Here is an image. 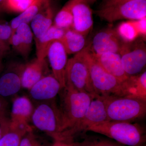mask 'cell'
Segmentation results:
<instances>
[{
	"mask_svg": "<svg viewBox=\"0 0 146 146\" xmlns=\"http://www.w3.org/2000/svg\"><path fill=\"white\" fill-rule=\"evenodd\" d=\"M7 106L8 104L5 99L0 97V122L7 118Z\"/></svg>",
	"mask_w": 146,
	"mask_h": 146,
	"instance_id": "obj_33",
	"label": "cell"
},
{
	"mask_svg": "<svg viewBox=\"0 0 146 146\" xmlns=\"http://www.w3.org/2000/svg\"><path fill=\"white\" fill-rule=\"evenodd\" d=\"M82 137V141L74 142L75 146H124L123 145L110 140L109 139L96 136L85 135Z\"/></svg>",
	"mask_w": 146,
	"mask_h": 146,
	"instance_id": "obj_25",
	"label": "cell"
},
{
	"mask_svg": "<svg viewBox=\"0 0 146 146\" xmlns=\"http://www.w3.org/2000/svg\"><path fill=\"white\" fill-rule=\"evenodd\" d=\"M1 55V53H0V55Z\"/></svg>",
	"mask_w": 146,
	"mask_h": 146,
	"instance_id": "obj_39",
	"label": "cell"
},
{
	"mask_svg": "<svg viewBox=\"0 0 146 146\" xmlns=\"http://www.w3.org/2000/svg\"><path fill=\"white\" fill-rule=\"evenodd\" d=\"M63 89L52 74L44 76L29 90L32 98L41 102L54 100Z\"/></svg>",
	"mask_w": 146,
	"mask_h": 146,
	"instance_id": "obj_13",
	"label": "cell"
},
{
	"mask_svg": "<svg viewBox=\"0 0 146 146\" xmlns=\"http://www.w3.org/2000/svg\"><path fill=\"white\" fill-rule=\"evenodd\" d=\"M94 13L110 23L119 20H141L146 18V0H133L117 5L100 8Z\"/></svg>",
	"mask_w": 146,
	"mask_h": 146,
	"instance_id": "obj_8",
	"label": "cell"
},
{
	"mask_svg": "<svg viewBox=\"0 0 146 146\" xmlns=\"http://www.w3.org/2000/svg\"><path fill=\"white\" fill-rule=\"evenodd\" d=\"M31 120L36 128L47 133L54 141H60L64 131L63 117L55 99L40 102L34 108Z\"/></svg>",
	"mask_w": 146,
	"mask_h": 146,
	"instance_id": "obj_4",
	"label": "cell"
},
{
	"mask_svg": "<svg viewBox=\"0 0 146 146\" xmlns=\"http://www.w3.org/2000/svg\"><path fill=\"white\" fill-rule=\"evenodd\" d=\"M34 108L28 97H16L12 102L10 120H22L29 122L31 119Z\"/></svg>",
	"mask_w": 146,
	"mask_h": 146,
	"instance_id": "obj_21",
	"label": "cell"
},
{
	"mask_svg": "<svg viewBox=\"0 0 146 146\" xmlns=\"http://www.w3.org/2000/svg\"><path fill=\"white\" fill-rule=\"evenodd\" d=\"M86 2L88 3L89 5L92 4L94 3L96 1L98 0H84Z\"/></svg>",
	"mask_w": 146,
	"mask_h": 146,
	"instance_id": "obj_36",
	"label": "cell"
},
{
	"mask_svg": "<svg viewBox=\"0 0 146 146\" xmlns=\"http://www.w3.org/2000/svg\"><path fill=\"white\" fill-rule=\"evenodd\" d=\"M24 136L18 131L10 129L0 140V146H18Z\"/></svg>",
	"mask_w": 146,
	"mask_h": 146,
	"instance_id": "obj_28",
	"label": "cell"
},
{
	"mask_svg": "<svg viewBox=\"0 0 146 146\" xmlns=\"http://www.w3.org/2000/svg\"><path fill=\"white\" fill-rule=\"evenodd\" d=\"M68 53L60 40L54 41L47 52L52 74L58 80L63 89L66 86L65 72L68 63Z\"/></svg>",
	"mask_w": 146,
	"mask_h": 146,
	"instance_id": "obj_12",
	"label": "cell"
},
{
	"mask_svg": "<svg viewBox=\"0 0 146 146\" xmlns=\"http://www.w3.org/2000/svg\"><path fill=\"white\" fill-rule=\"evenodd\" d=\"M91 52L98 64L110 74L123 82L128 78L129 76L124 70L119 54L108 52L95 54Z\"/></svg>",
	"mask_w": 146,
	"mask_h": 146,
	"instance_id": "obj_15",
	"label": "cell"
},
{
	"mask_svg": "<svg viewBox=\"0 0 146 146\" xmlns=\"http://www.w3.org/2000/svg\"><path fill=\"white\" fill-rule=\"evenodd\" d=\"M50 2V0H35L26 10L21 12L19 16L13 18L10 24L13 34L21 24H29L31 22L35 16Z\"/></svg>",
	"mask_w": 146,
	"mask_h": 146,
	"instance_id": "obj_23",
	"label": "cell"
},
{
	"mask_svg": "<svg viewBox=\"0 0 146 146\" xmlns=\"http://www.w3.org/2000/svg\"><path fill=\"white\" fill-rule=\"evenodd\" d=\"M73 23L72 14L66 4L56 14L53 25L59 28L67 30L72 28Z\"/></svg>",
	"mask_w": 146,
	"mask_h": 146,
	"instance_id": "obj_26",
	"label": "cell"
},
{
	"mask_svg": "<svg viewBox=\"0 0 146 146\" xmlns=\"http://www.w3.org/2000/svg\"><path fill=\"white\" fill-rule=\"evenodd\" d=\"M63 89L60 108L63 115L64 131L60 137L82 119L89 109L91 101L96 96L79 92L68 87Z\"/></svg>",
	"mask_w": 146,
	"mask_h": 146,
	"instance_id": "obj_2",
	"label": "cell"
},
{
	"mask_svg": "<svg viewBox=\"0 0 146 146\" xmlns=\"http://www.w3.org/2000/svg\"><path fill=\"white\" fill-rule=\"evenodd\" d=\"M13 34L9 25L0 24V53L3 54L10 48V42Z\"/></svg>",
	"mask_w": 146,
	"mask_h": 146,
	"instance_id": "obj_27",
	"label": "cell"
},
{
	"mask_svg": "<svg viewBox=\"0 0 146 146\" xmlns=\"http://www.w3.org/2000/svg\"><path fill=\"white\" fill-rule=\"evenodd\" d=\"M86 36L69 29L65 31L60 41L68 54H76L86 46Z\"/></svg>",
	"mask_w": 146,
	"mask_h": 146,
	"instance_id": "obj_22",
	"label": "cell"
},
{
	"mask_svg": "<svg viewBox=\"0 0 146 146\" xmlns=\"http://www.w3.org/2000/svg\"><path fill=\"white\" fill-rule=\"evenodd\" d=\"M91 43L68 59L65 72L66 86L79 92L96 96L91 83L88 62Z\"/></svg>",
	"mask_w": 146,
	"mask_h": 146,
	"instance_id": "obj_3",
	"label": "cell"
},
{
	"mask_svg": "<svg viewBox=\"0 0 146 146\" xmlns=\"http://www.w3.org/2000/svg\"><path fill=\"white\" fill-rule=\"evenodd\" d=\"M107 112L108 121L131 123L145 117L146 100L130 96H110Z\"/></svg>",
	"mask_w": 146,
	"mask_h": 146,
	"instance_id": "obj_5",
	"label": "cell"
},
{
	"mask_svg": "<svg viewBox=\"0 0 146 146\" xmlns=\"http://www.w3.org/2000/svg\"><path fill=\"white\" fill-rule=\"evenodd\" d=\"M18 146H43L36 139L32 131L29 132L23 136Z\"/></svg>",
	"mask_w": 146,
	"mask_h": 146,
	"instance_id": "obj_31",
	"label": "cell"
},
{
	"mask_svg": "<svg viewBox=\"0 0 146 146\" xmlns=\"http://www.w3.org/2000/svg\"><path fill=\"white\" fill-rule=\"evenodd\" d=\"M35 0H6L7 7L9 10L16 12H23Z\"/></svg>",
	"mask_w": 146,
	"mask_h": 146,
	"instance_id": "obj_29",
	"label": "cell"
},
{
	"mask_svg": "<svg viewBox=\"0 0 146 146\" xmlns=\"http://www.w3.org/2000/svg\"><path fill=\"white\" fill-rule=\"evenodd\" d=\"M23 65L7 71L0 77V97L5 98L18 94L22 88L21 74Z\"/></svg>",
	"mask_w": 146,
	"mask_h": 146,
	"instance_id": "obj_16",
	"label": "cell"
},
{
	"mask_svg": "<svg viewBox=\"0 0 146 146\" xmlns=\"http://www.w3.org/2000/svg\"><path fill=\"white\" fill-rule=\"evenodd\" d=\"M125 43L117 30L108 28L95 35L91 43L90 50L95 54L112 52L120 54Z\"/></svg>",
	"mask_w": 146,
	"mask_h": 146,
	"instance_id": "obj_10",
	"label": "cell"
},
{
	"mask_svg": "<svg viewBox=\"0 0 146 146\" xmlns=\"http://www.w3.org/2000/svg\"><path fill=\"white\" fill-rule=\"evenodd\" d=\"M110 96L97 95L94 97L82 119L74 127L62 134L60 141L73 142L74 137L85 133L92 126L108 121L107 106Z\"/></svg>",
	"mask_w": 146,
	"mask_h": 146,
	"instance_id": "obj_6",
	"label": "cell"
},
{
	"mask_svg": "<svg viewBox=\"0 0 146 146\" xmlns=\"http://www.w3.org/2000/svg\"><path fill=\"white\" fill-rule=\"evenodd\" d=\"M88 62L91 83L97 95L125 96L123 82L103 69L93 57L90 48L88 54Z\"/></svg>",
	"mask_w": 146,
	"mask_h": 146,
	"instance_id": "obj_7",
	"label": "cell"
},
{
	"mask_svg": "<svg viewBox=\"0 0 146 146\" xmlns=\"http://www.w3.org/2000/svg\"><path fill=\"white\" fill-rule=\"evenodd\" d=\"M2 63L1 61L0 60V72H1L2 68Z\"/></svg>",
	"mask_w": 146,
	"mask_h": 146,
	"instance_id": "obj_38",
	"label": "cell"
},
{
	"mask_svg": "<svg viewBox=\"0 0 146 146\" xmlns=\"http://www.w3.org/2000/svg\"><path fill=\"white\" fill-rule=\"evenodd\" d=\"M51 146H75L72 142H68L63 141H55L54 143Z\"/></svg>",
	"mask_w": 146,
	"mask_h": 146,
	"instance_id": "obj_35",
	"label": "cell"
},
{
	"mask_svg": "<svg viewBox=\"0 0 146 146\" xmlns=\"http://www.w3.org/2000/svg\"><path fill=\"white\" fill-rule=\"evenodd\" d=\"M125 96H132L146 100V72L129 76L123 81Z\"/></svg>",
	"mask_w": 146,
	"mask_h": 146,
	"instance_id": "obj_20",
	"label": "cell"
},
{
	"mask_svg": "<svg viewBox=\"0 0 146 146\" xmlns=\"http://www.w3.org/2000/svg\"><path fill=\"white\" fill-rule=\"evenodd\" d=\"M133 0H104L101 6V8H105L108 7L117 5Z\"/></svg>",
	"mask_w": 146,
	"mask_h": 146,
	"instance_id": "obj_34",
	"label": "cell"
},
{
	"mask_svg": "<svg viewBox=\"0 0 146 146\" xmlns=\"http://www.w3.org/2000/svg\"><path fill=\"white\" fill-rule=\"evenodd\" d=\"M53 11L50 2L35 16L31 21V29L35 39L40 38L53 25Z\"/></svg>",
	"mask_w": 146,
	"mask_h": 146,
	"instance_id": "obj_18",
	"label": "cell"
},
{
	"mask_svg": "<svg viewBox=\"0 0 146 146\" xmlns=\"http://www.w3.org/2000/svg\"><path fill=\"white\" fill-rule=\"evenodd\" d=\"M10 119L7 117L0 122V140L10 131Z\"/></svg>",
	"mask_w": 146,
	"mask_h": 146,
	"instance_id": "obj_32",
	"label": "cell"
},
{
	"mask_svg": "<svg viewBox=\"0 0 146 146\" xmlns=\"http://www.w3.org/2000/svg\"><path fill=\"white\" fill-rule=\"evenodd\" d=\"M127 146H145L146 135L141 126L130 122L106 121L95 125L88 129Z\"/></svg>",
	"mask_w": 146,
	"mask_h": 146,
	"instance_id": "obj_1",
	"label": "cell"
},
{
	"mask_svg": "<svg viewBox=\"0 0 146 146\" xmlns=\"http://www.w3.org/2000/svg\"><path fill=\"white\" fill-rule=\"evenodd\" d=\"M10 128L11 130L16 131L23 135L33 130L28 122L25 120H10Z\"/></svg>",
	"mask_w": 146,
	"mask_h": 146,
	"instance_id": "obj_30",
	"label": "cell"
},
{
	"mask_svg": "<svg viewBox=\"0 0 146 146\" xmlns=\"http://www.w3.org/2000/svg\"><path fill=\"white\" fill-rule=\"evenodd\" d=\"M45 59L36 58L23 67L21 74L22 88L29 90L44 75Z\"/></svg>",
	"mask_w": 146,
	"mask_h": 146,
	"instance_id": "obj_17",
	"label": "cell"
},
{
	"mask_svg": "<svg viewBox=\"0 0 146 146\" xmlns=\"http://www.w3.org/2000/svg\"><path fill=\"white\" fill-rule=\"evenodd\" d=\"M33 33L28 24H21L11 39V46L25 59L29 55L32 47Z\"/></svg>",
	"mask_w": 146,
	"mask_h": 146,
	"instance_id": "obj_14",
	"label": "cell"
},
{
	"mask_svg": "<svg viewBox=\"0 0 146 146\" xmlns=\"http://www.w3.org/2000/svg\"><path fill=\"white\" fill-rule=\"evenodd\" d=\"M126 42L120 53L124 70L129 76L138 75L146 64V45L142 40Z\"/></svg>",
	"mask_w": 146,
	"mask_h": 146,
	"instance_id": "obj_9",
	"label": "cell"
},
{
	"mask_svg": "<svg viewBox=\"0 0 146 146\" xmlns=\"http://www.w3.org/2000/svg\"><path fill=\"white\" fill-rule=\"evenodd\" d=\"M117 32L125 42H131L141 36L138 20L123 22L118 27Z\"/></svg>",
	"mask_w": 146,
	"mask_h": 146,
	"instance_id": "obj_24",
	"label": "cell"
},
{
	"mask_svg": "<svg viewBox=\"0 0 146 146\" xmlns=\"http://www.w3.org/2000/svg\"><path fill=\"white\" fill-rule=\"evenodd\" d=\"M66 30L53 25L41 37L35 39L36 58L42 60L45 59L50 45L54 41L60 40Z\"/></svg>",
	"mask_w": 146,
	"mask_h": 146,
	"instance_id": "obj_19",
	"label": "cell"
},
{
	"mask_svg": "<svg viewBox=\"0 0 146 146\" xmlns=\"http://www.w3.org/2000/svg\"><path fill=\"white\" fill-rule=\"evenodd\" d=\"M67 4L73 17L72 29L86 36L93 28V11L89 5L84 0H70Z\"/></svg>",
	"mask_w": 146,
	"mask_h": 146,
	"instance_id": "obj_11",
	"label": "cell"
},
{
	"mask_svg": "<svg viewBox=\"0 0 146 146\" xmlns=\"http://www.w3.org/2000/svg\"><path fill=\"white\" fill-rule=\"evenodd\" d=\"M6 0H0V5H1L4 3H5Z\"/></svg>",
	"mask_w": 146,
	"mask_h": 146,
	"instance_id": "obj_37",
	"label": "cell"
}]
</instances>
